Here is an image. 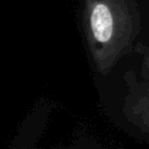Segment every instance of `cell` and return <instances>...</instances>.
<instances>
[{
    "mask_svg": "<svg viewBox=\"0 0 149 149\" xmlns=\"http://www.w3.org/2000/svg\"><path fill=\"white\" fill-rule=\"evenodd\" d=\"M90 29L93 37L100 43H106L111 39L114 30V20L111 10L105 3H97L90 12Z\"/></svg>",
    "mask_w": 149,
    "mask_h": 149,
    "instance_id": "obj_1",
    "label": "cell"
}]
</instances>
